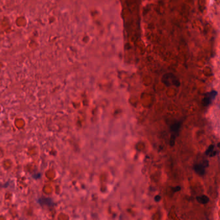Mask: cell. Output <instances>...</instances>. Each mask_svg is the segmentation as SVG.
Wrapping results in <instances>:
<instances>
[{
	"label": "cell",
	"instance_id": "1",
	"mask_svg": "<svg viewBox=\"0 0 220 220\" xmlns=\"http://www.w3.org/2000/svg\"><path fill=\"white\" fill-rule=\"evenodd\" d=\"M162 82L167 86H176L179 85V81L175 75L172 73H168L163 75L162 77Z\"/></svg>",
	"mask_w": 220,
	"mask_h": 220
}]
</instances>
